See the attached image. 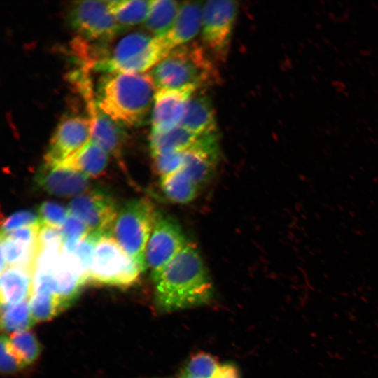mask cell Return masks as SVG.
<instances>
[{
  "instance_id": "6da1fadb",
  "label": "cell",
  "mask_w": 378,
  "mask_h": 378,
  "mask_svg": "<svg viewBox=\"0 0 378 378\" xmlns=\"http://www.w3.org/2000/svg\"><path fill=\"white\" fill-rule=\"evenodd\" d=\"M157 305L163 311H175L206 303L213 285L195 246L188 244L153 280Z\"/></svg>"
},
{
  "instance_id": "7a4b0ae2",
  "label": "cell",
  "mask_w": 378,
  "mask_h": 378,
  "mask_svg": "<svg viewBox=\"0 0 378 378\" xmlns=\"http://www.w3.org/2000/svg\"><path fill=\"white\" fill-rule=\"evenodd\" d=\"M157 90L150 74L111 73L100 78L95 97L99 108L123 126L146 122Z\"/></svg>"
},
{
  "instance_id": "3957f363",
  "label": "cell",
  "mask_w": 378,
  "mask_h": 378,
  "mask_svg": "<svg viewBox=\"0 0 378 378\" xmlns=\"http://www.w3.org/2000/svg\"><path fill=\"white\" fill-rule=\"evenodd\" d=\"M150 74L157 90L190 88L197 91L219 80L212 57L204 46L195 42L174 48Z\"/></svg>"
},
{
  "instance_id": "277c9868",
  "label": "cell",
  "mask_w": 378,
  "mask_h": 378,
  "mask_svg": "<svg viewBox=\"0 0 378 378\" xmlns=\"http://www.w3.org/2000/svg\"><path fill=\"white\" fill-rule=\"evenodd\" d=\"M172 50L163 37L140 31L128 33L111 50L105 48L103 58L94 70L105 74H142L156 66Z\"/></svg>"
},
{
  "instance_id": "5b68a950",
  "label": "cell",
  "mask_w": 378,
  "mask_h": 378,
  "mask_svg": "<svg viewBox=\"0 0 378 378\" xmlns=\"http://www.w3.org/2000/svg\"><path fill=\"white\" fill-rule=\"evenodd\" d=\"M157 216L150 202L133 200L119 210L111 229V235L143 272L147 269L146 249Z\"/></svg>"
},
{
  "instance_id": "8992f818",
  "label": "cell",
  "mask_w": 378,
  "mask_h": 378,
  "mask_svg": "<svg viewBox=\"0 0 378 378\" xmlns=\"http://www.w3.org/2000/svg\"><path fill=\"white\" fill-rule=\"evenodd\" d=\"M142 272L115 238L111 234H104L95 246L88 282L128 287L138 281Z\"/></svg>"
},
{
  "instance_id": "52a82bcc",
  "label": "cell",
  "mask_w": 378,
  "mask_h": 378,
  "mask_svg": "<svg viewBox=\"0 0 378 378\" xmlns=\"http://www.w3.org/2000/svg\"><path fill=\"white\" fill-rule=\"evenodd\" d=\"M68 20L79 37L93 43H108L122 31L108 1H75L69 9Z\"/></svg>"
},
{
  "instance_id": "ba28073f",
  "label": "cell",
  "mask_w": 378,
  "mask_h": 378,
  "mask_svg": "<svg viewBox=\"0 0 378 378\" xmlns=\"http://www.w3.org/2000/svg\"><path fill=\"white\" fill-rule=\"evenodd\" d=\"M237 11L238 4L234 1H209L203 5L202 41L217 60L223 62L227 57Z\"/></svg>"
},
{
  "instance_id": "9c48e42d",
  "label": "cell",
  "mask_w": 378,
  "mask_h": 378,
  "mask_svg": "<svg viewBox=\"0 0 378 378\" xmlns=\"http://www.w3.org/2000/svg\"><path fill=\"white\" fill-rule=\"evenodd\" d=\"M188 244L174 218L158 214L145 253L146 268L150 270L152 279Z\"/></svg>"
},
{
  "instance_id": "30bf717a",
  "label": "cell",
  "mask_w": 378,
  "mask_h": 378,
  "mask_svg": "<svg viewBox=\"0 0 378 378\" xmlns=\"http://www.w3.org/2000/svg\"><path fill=\"white\" fill-rule=\"evenodd\" d=\"M68 209L71 215L85 223L89 232L102 234H111L119 211L112 197L101 190L76 196L69 203Z\"/></svg>"
},
{
  "instance_id": "8fae6325",
  "label": "cell",
  "mask_w": 378,
  "mask_h": 378,
  "mask_svg": "<svg viewBox=\"0 0 378 378\" xmlns=\"http://www.w3.org/2000/svg\"><path fill=\"white\" fill-rule=\"evenodd\" d=\"M91 134L90 118L81 115L63 118L50 139L44 162H62L86 145L91 140Z\"/></svg>"
},
{
  "instance_id": "7c38bea8",
  "label": "cell",
  "mask_w": 378,
  "mask_h": 378,
  "mask_svg": "<svg viewBox=\"0 0 378 378\" xmlns=\"http://www.w3.org/2000/svg\"><path fill=\"white\" fill-rule=\"evenodd\" d=\"M193 89L157 90L152 108L150 134H163L181 125Z\"/></svg>"
},
{
  "instance_id": "4fadbf2b",
  "label": "cell",
  "mask_w": 378,
  "mask_h": 378,
  "mask_svg": "<svg viewBox=\"0 0 378 378\" xmlns=\"http://www.w3.org/2000/svg\"><path fill=\"white\" fill-rule=\"evenodd\" d=\"M35 181L46 192L59 196H78L89 187L88 177L62 164L43 162L35 176Z\"/></svg>"
},
{
  "instance_id": "5bb4252c",
  "label": "cell",
  "mask_w": 378,
  "mask_h": 378,
  "mask_svg": "<svg viewBox=\"0 0 378 378\" xmlns=\"http://www.w3.org/2000/svg\"><path fill=\"white\" fill-rule=\"evenodd\" d=\"M86 103L92 125L91 139L122 164V150L126 140L123 125L103 112L99 108L96 98Z\"/></svg>"
},
{
  "instance_id": "9a60e30c",
  "label": "cell",
  "mask_w": 378,
  "mask_h": 378,
  "mask_svg": "<svg viewBox=\"0 0 378 378\" xmlns=\"http://www.w3.org/2000/svg\"><path fill=\"white\" fill-rule=\"evenodd\" d=\"M202 7L200 2L181 4L176 18L169 32L162 36L172 50L190 43L202 27Z\"/></svg>"
},
{
  "instance_id": "2e32d148",
  "label": "cell",
  "mask_w": 378,
  "mask_h": 378,
  "mask_svg": "<svg viewBox=\"0 0 378 378\" xmlns=\"http://www.w3.org/2000/svg\"><path fill=\"white\" fill-rule=\"evenodd\" d=\"M180 126L196 134L217 132L215 112L206 94L197 91L192 94Z\"/></svg>"
},
{
  "instance_id": "e0dca14e",
  "label": "cell",
  "mask_w": 378,
  "mask_h": 378,
  "mask_svg": "<svg viewBox=\"0 0 378 378\" xmlns=\"http://www.w3.org/2000/svg\"><path fill=\"white\" fill-rule=\"evenodd\" d=\"M1 304H15L30 300L33 292V272L13 266L1 272Z\"/></svg>"
},
{
  "instance_id": "ac0fdd59",
  "label": "cell",
  "mask_w": 378,
  "mask_h": 378,
  "mask_svg": "<svg viewBox=\"0 0 378 378\" xmlns=\"http://www.w3.org/2000/svg\"><path fill=\"white\" fill-rule=\"evenodd\" d=\"M207 134H196L181 126L166 133L150 134L152 156L190 149L197 146Z\"/></svg>"
},
{
  "instance_id": "d6986e66",
  "label": "cell",
  "mask_w": 378,
  "mask_h": 378,
  "mask_svg": "<svg viewBox=\"0 0 378 378\" xmlns=\"http://www.w3.org/2000/svg\"><path fill=\"white\" fill-rule=\"evenodd\" d=\"M108 154L92 139L77 153L60 163L74 169L86 176L96 178L106 170Z\"/></svg>"
},
{
  "instance_id": "ffe728a7",
  "label": "cell",
  "mask_w": 378,
  "mask_h": 378,
  "mask_svg": "<svg viewBox=\"0 0 378 378\" xmlns=\"http://www.w3.org/2000/svg\"><path fill=\"white\" fill-rule=\"evenodd\" d=\"M38 250V245H29L8 236L1 235V272L13 266L25 267L33 272Z\"/></svg>"
},
{
  "instance_id": "44dd1931",
  "label": "cell",
  "mask_w": 378,
  "mask_h": 378,
  "mask_svg": "<svg viewBox=\"0 0 378 378\" xmlns=\"http://www.w3.org/2000/svg\"><path fill=\"white\" fill-rule=\"evenodd\" d=\"M181 4L175 1H151L148 16L144 22L146 29L155 37L165 36L172 28Z\"/></svg>"
},
{
  "instance_id": "7402d4cb",
  "label": "cell",
  "mask_w": 378,
  "mask_h": 378,
  "mask_svg": "<svg viewBox=\"0 0 378 378\" xmlns=\"http://www.w3.org/2000/svg\"><path fill=\"white\" fill-rule=\"evenodd\" d=\"M161 187L168 199L177 203L193 200L200 190L181 168L161 177Z\"/></svg>"
},
{
  "instance_id": "603a6c76",
  "label": "cell",
  "mask_w": 378,
  "mask_h": 378,
  "mask_svg": "<svg viewBox=\"0 0 378 378\" xmlns=\"http://www.w3.org/2000/svg\"><path fill=\"white\" fill-rule=\"evenodd\" d=\"M151 1H108V8L121 29L145 22Z\"/></svg>"
},
{
  "instance_id": "cb8c5ba5",
  "label": "cell",
  "mask_w": 378,
  "mask_h": 378,
  "mask_svg": "<svg viewBox=\"0 0 378 378\" xmlns=\"http://www.w3.org/2000/svg\"><path fill=\"white\" fill-rule=\"evenodd\" d=\"M36 323L31 309L30 300L15 304H1V326L7 332L29 330Z\"/></svg>"
},
{
  "instance_id": "d4e9b609",
  "label": "cell",
  "mask_w": 378,
  "mask_h": 378,
  "mask_svg": "<svg viewBox=\"0 0 378 378\" xmlns=\"http://www.w3.org/2000/svg\"><path fill=\"white\" fill-rule=\"evenodd\" d=\"M30 309L36 323L52 319L65 309L55 296L40 290H33Z\"/></svg>"
},
{
  "instance_id": "484cf974",
  "label": "cell",
  "mask_w": 378,
  "mask_h": 378,
  "mask_svg": "<svg viewBox=\"0 0 378 378\" xmlns=\"http://www.w3.org/2000/svg\"><path fill=\"white\" fill-rule=\"evenodd\" d=\"M8 337L13 349L26 367L37 360L41 346L34 332L29 330L19 331Z\"/></svg>"
},
{
  "instance_id": "4316f807",
  "label": "cell",
  "mask_w": 378,
  "mask_h": 378,
  "mask_svg": "<svg viewBox=\"0 0 378 378\" xmlns=\"http://www.w3.org/2000/svg\"><path fill=\"white\" fill-rule=\"evenodd\" d=\"M220 365L214 355L199 351L191 355L184 372L197 378H212Z\"/></svg>"
},
{
  "instance_id": "83f0119b",
  "label": "cell",
  "mask_w": 378,
  "mask_h": 378,
  "mask_svg": "<svg viewBox=\"0 0 378 378\" xmlns=\"http://www.w3.org/2000/svg\"><path fill=\"white\" fill-rule=\"evenodd\" d=\"M38 215L41 225L60 228L70 214L69 209L61 204L46 201L41 204Z\"/></svg>"
},
{
  "instance_id": "f1b7e54d",
  "label": "cell",
  "mask_w": 378,
  "mask_h": 378,
  "mask_svg": "<svg viewBox=\"0 0 378 378\" xmlns=\"http://www.w3.org/2000/svg\"><path fill=\"white\" fill-rule=\"evenodd\" d=\"M1 371L6 374H13L26 368L13 349L9 337H1Z\"/></svg>"
},
{
  "instance_id": "f546056e",
  "label": "cell",
  "mask_w": 378,
  "mask_h": 378,
  "mask_svg": "<svg viewBox=\"0 0 378 378\" xmlns=\"http://www.w3.org/2000/svg\"><path fill=\"white\" fill-rule=\"evenodd\" d=\"M41 225L38 214L29 210L18 211L7 217L1 225V234H6L21 227Z\"/></svg>"
},
{
  "instance_id": "4dcf8cb0",
  "label": "cell",
  "mask_w": 378,
  "mask_h": 378,
  "mask_svg": "<svg viewBox=\"0 0 378 378\" xmlns=\"http://www.w3.org/2000/svg\"><path fill=\"white\" fill-rule=\"evenodd\" d=\"M152 157L158 174L162 177L181 168L183 152L170 153Z\"/></svg>"
},
{
  "instance_id": "1f68e13d",
  "label": "cell",
  "mask_w": 378,
  "mask_h": 378,
  "mask_svg": "<svg viewBox=\"0 0 378 378\" xmlns=\"http://www.w3.org/2000/svg\"><path fill=\"white\" fill-rule=\"evenodd\" d=\"M64 239L60 228L41 225L38 233V248L63 247Z\"/></svg>"
},
{
  "instance_id": "d6a6232c",
  "label": "cell",
  "mask_w": 378,
  "mask_h": 378,
  "mask_svg": "<svg viewBox=\"0 0 378 378\" xmlns=\"http://www.w3.org/2000/svg\"><path fill=\"white\" fill-rule=\"evenodd\" d=\"M64 242L71 237L82 238L89 232L87 226L79 218L69 215L64 225L60 227Z\"/></svg>"
},
{
  "instance_id": "836d02e7",
  "label": "cell",
  "mask_w": 378,
  "mask_h": 378,
  "mask_svg": "<svg viewBox=\"0 0 378 378\" xmlns=\"http://www.w3.org/2000/svg\"><path fill=\"white\" fill-rule=\"evenodd\" d=\"M212 378H240V372L234 364H221Z\"/></svg>"
},
{
  "instance_id": "e575fe53",
  "label": "cell",
  "mask_w": 378,
  "mask_h": 378,
  "mask_svg": "<svg viewBox=\"0 0 378 378\" xmlns=\"http://www.w3.org/2000/svg\"><path fill=\"white\" fill-rule=\"evenodd\" d=\"M178 378H197L183 372Z\"/></svg>"
}]
</instances>
